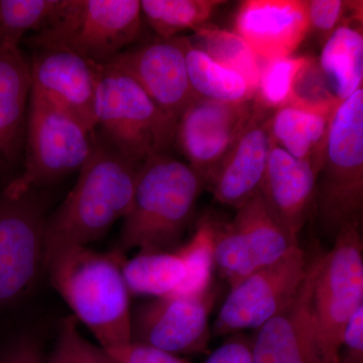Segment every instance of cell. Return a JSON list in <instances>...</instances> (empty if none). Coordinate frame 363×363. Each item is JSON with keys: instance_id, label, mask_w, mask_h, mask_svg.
Returning a JSON list of instances; mask_svg holds the SVG:
<instances>
[{"instance_id": "obj_1", "label": "cell", "mask_w": 363, "mask_h": 363, "mask_svg": "<svg viewBox=\"0 0 363 363\" xmlns=\"http://www.w3.org/2000/svg\"><path fill=\"white\" fill-rule=\"evenodd\" d=\"M142 164L119 154L95 135L89 159L65 201L45 223V262L67 248L101 240L130 210Z\"/></svg>"}, {"instance_id": "obj_2", "label": "cell", "mask_w": 363, "mask_h": 363, "mask_svg": "<svg viewBox=\"0 0 363 363\" xmlns=\"http://www.w3.org/2000/svg\"><path fill=\"white\" fill-rule=\"evenodd\" d=\"M123 259L117 252L76 247L45 262L52 286L106 351L131 342L130 294L121 271Z\"/></svg>"}, {"instance_id": "obj_3", "label": "cell", "mask_w": 363, "mask_h": 363, "mask_svg": "<svg viewBox=\"0 0 363 363\" xmlns=\"http://www.w3.org/2000/svg\"><path fill=\"white\" fill-rule=\"evenodd\" d=\"M204 186L192 167L168 154L143 162L116 252H175Z\"/></svg>"}, {"instance_id": "obj_4", "label": "cell", "mask_w": 363, "mask_h": 363, "mask_svg": "<svg viewBox=\"0 0 363 363\" xmlns=\"http://www.w3.org/2000/svg\"><path fill=\"white\" fill-rule=\"evenodd\" d=\"M314 206L325 233L335 240L359 226L363 209V89L332 114L318 173Z\"/></svg>"}, {"instance_id": "obj_5", "label": "cell", "mask_w": 363, "mask_h": 363, "mask_svg": "<svg viewBox=\"0 0 363 363\" xmlns=\"http://www.w3.org/2000/svg\"><path fill=\"white\" fill-rule=\"evenodd\" d=\"M96 128L119 154L142 164L150 157L168 154L177 123L160 108L123 72L95 63Z\"/></svg>"}, {"instance_id": "obj_6", "label": "cell", "mask_w": 363, "mask_h": 363, "mask_svg": "<svg viewBox=\"0 0 363 363\" xmlns=\"http://www.w3.org/2000/svg\"><path fill=\"white\" fill-rule=\"evenodd\" d=\"M138 0H64L51 25L25 40L32 49L64 48L98 64H107L142 33Z\"/></svg>"}, {"instance_id": "obj_7", "label": "cell", "mask_w": 363, "mask_h": 363, "mask_svg": "<svg viewBox=\"0 0 363 363\" xmlns=\"http://www.w3.org/2000/svg\"><path fill=\"white\" fill-rule=\"evenodd\" d=\"M95 135L70 114L30 92L23 164L2 192L21 197L80 171L92 152Z\"/></svg>"}, {"instance_id": "obj_8", "label": "cell", "mask_w": 363, "mask_h": 363, "mask_svg": "<svg viewBox=\"0 0 363 363\" xmlns=\"http://www.w3.org/2000/svg\"><path fill=\"white\" fill-rule=\"evenodd\" d=\"M363 307V243L359 226L335 238L322 255L313 288V311L327 363H339L346 326Z\"/></svg>"}, {"instance_id": "obj_9", "label": "cell", "mask_w": 363, "mask_h": 363, "mask_svg": "<svg viewBox=\"0 0 363 363\" xmlns=\"http://www.w3.org/2000/svg\"><path fill=\"white\" fill-rule=\"evenodd\" d=\"M47 203L30 191L18 198L0 192V312L32 292L45 272Z\"/></svg>"}, {"instance_id": "obj_10", "label": "cell", "mask_w": 363, "mask_h": 363, "mask_svg": "<svg viewBox=\"0 0 363 363\" xmlns=\"http://www.w3.org/2000/svg\"><path fill=\"white\" fill-rule=\"evenodd\" d=\"M297 238L272 214L260 192L238 208L233 220L215 228V266L230 288L283 259Z\"/></svg>"}, {"instance_id": "obj_11", "label": "cell", "mask_w": 363, "mask_h": 363, "mask_svg": "<svg viewBox=\"0 0 363 363\" xmlns=\"http://www.w3.org/2000/svg\"><path fill=\"white\" fill-rule=\"evenodd\" d=\"M309 262L297 245L283 259L262 267L230 288L214 323L216 335L257 330L283 310L304 283Z\"/></svg>"}, {"instance_id": "obj_12", "label": "cell", "mask_w": 363, "mask_h": 363, "mask_svg": "<svg viewBox=\"0 0 363 363\" xmlns=\"http://www.w3.org/2000/svg\"><path fill=\"white\" fill-rule=\"evenodd\" d=\"M215 298L212 286L201 295L154 298L138 305L131 312V342L177 357L207 352Z\"/></svg>"}, {"instance_id": "obj_13", "label": "cell", "mask_w": 363, "mask_h": 363, "mask_svg": "<svg viewBox=\"0 0 363 363\" xmlns=\"http://www.w3.org/2000/svg\"><path fill=\"white\" fill-rule=\"evenodd\" d=\"M253 106L255 100L227 104L197 98L182 114L174 143L207 185L247 125Z\"/></svg>"}, {"instance_id": "obj_14", "label": "cell", "mask_w": 363, "mask_h": 363, "mask_svg": "<svg viewBox=\"0 0 363 363\" xmlns=\"http://www.w3.org/2000/svg\"><path fill=\"white\" fill-rule=\"evenodd\" d=\"M186 37L149 40L124 50L106 64L138 83L155 104L178 123L197 99L186 65Z\"/></svg>"}, {"instance_id": "obj_15", "label": "cell", "mask_w": 363, "mask_h": 363, "mask_svg": "<svg viewBox=\"0 0 363 363\" xmlns=\"http://www.w3.org/2000/svg\"><path fill=\"white\" fill-rule=\"evenodd\" d=\"M321 257L309 262L307 277L293 300L255 330L250 339L255 363H327L313 311Z\"/></svg>"}, {"instance_id": "obj_16", "label": "cell", "mask_w": 363, "mask_h": 363, "mask_svg": "<svg viewBox=\"0 0 363 363\" xmlns=\"http://www.w3.org/2000/svg\"><path fill=\"white\" fill-rule=\"evenodd\" d=\"M30 92L70 114L91 133L96 130L95 62L64 48L33 49Z\"/></svg>"}, {"instance_id": "obj_17", "label": "cell", "mask_w": 363, "mask_h": 363, "mask_svg": "<svg viewBox=\"0 0 363 363\" xmlns=\"http://www.w3.org/2000/svg\"><path fill=\"white\" fill-rule=\"evenodd\" d=\"M272 112L255 101L250 121L210 184L217 202L238 209L259 192L274 145Z\"/></svg>"}, {"instance_id": "obj_18", "label": "cell", "mask_w": 363, "mask_h": 363, "mask_svg": "<svg viewBox=\"0 0 363 363\" xmlns=\"http://www.w3.org/2000/svg\"><path fill=\"white\" fill-rule=\"evenodd\" d=\"M234 33L262 60L293 56L309 33L306 0H247L236 11Z\"/></svg>"}, {"instance_id": "obj_19", "label": "cell", "mask_w": 363, "mask_h": 363, "mask_svg": "<svg viewBox=\"0 0 363 363\" xmlns=\"http://www.w3.org/2000/svg\"><path fill=\"white\" fill-rule=\"evenodd\" d=\"M30 91V59L20 45L0 48V181L6 185L23 164Z\"/></svg>"}, {"instance_id": "obj_20", "label": "cell", "mask_w": 363, "mask_h": 363, "mask_svg": "<svg viewBox=\"0 0 363 363\" xmlns=\"http://www.w3.org/2000/svg\"><path fill=\"white\" fill-rule=\"evenodd\" d=\"M319 169L272 145L260 194L277 219L297 238L314 206Z\"/></svg>"}, {"instance_id": "obj_21", "label": "cell", "mask_w": 363, "mask_h": 363, "mask_svg": "<svg viewBox=\"0 0 363 363\" xmlns=\"http://www.w3.org/2000/svg\"><path fill=\"white\" fill-rule=\"evenodd\" d=\"M332 114L284 105L272 112V142L295 159L313 162L320 171Z\"/></svg>"}, {"instance_id": "obj_22", "label": "cell", "mask_w": 363, "mask_h": 363, "mask_svg": "<svg viewBox=\"0 0 363 363\" xmlns=\"http://www.w3.org/2000/svg\"><path fill=\"white\" fill-rule=\"evenodd\" d=\"M317 60L334 97L341 104L362 88V28L352 23L338 26L325 40Z\"/></svg>"}, {"instance_id": "obj_23", "label": "cell", "mask_w": 363, "mask_h": 363, "mask_svg": "<svg viewBox=\"0 0 363 363\" xmlns=\"http://www.w3.org/2000/svg\"><path fill=\"white\" fill-rule=\"evenodd\" d=\"M130 295L154 298L174 295L186 277L183 260L175 252H140L121 262Z\"/></svg>"}, {"instance_id": "obj_24", "label": "cell", "mask_w": 363, "mask_h": 363, "mask_svg": "<svg viewBox=\"0 0 363 363\" xmlns=\"http://www.w3.org/2000/svg\"><path fill=\"white\" fill-rule=\"evenodd\" d=\"M185 56L189 81L197 98L227 104L255 100V93L245 79L196 49L188 37H186Z\"/></svg>"}, {"instance_id": "obj_25", "label": "cell", "mask_w": 363, "mask_h": 363, "mask_svg": "<svg viewBox=\"0 0 363 363\" xmlns=\"http://www.w3.org/2000/svg\"><path fill=\"white\" fill-rule=\"evenodd\" d=\"M188 39L217 64L240 75L257 94L262 59L238 33L207 25Z\"/></svg>"}, {"instance_id": "obj_26", "label": "cell", "mask_w": 363, "mask_h": 363, "mask_svg": "<svg viewBox=\"0 0 363 363\" xmlns=\"http://www.w3.org/2000/svg\"><path fill=\"white\" fill-rule=\"evenodd\" d=\"M226 1L221 0H143V18L157 37L171 39L185 30L197 32Z\"/></svg>"}, {"instance_id": "obj_27", "label": "cell", "mask_w": 363, "mask_h": 363, "mask_svg": "<svg viewBox=\"0 0 363 363\" xmlns=\"http://www.w3.org/2000/svg\"><path fill=\"white\" fill-rule=\"evenodd\" d=\"M215 228L216 224L213 221L205 219L200 223L191 240L175 250L183 260L186 277L174 295H201L212 288V276L214 267H216Z\"/></svg>"}, {"instance_id": "obj_28", "label": "cell", "mask_w": 363, "mask_h": 363, "mask_svg": "<svg viewBox=\"0 0 363 363\" xmlns=\"http://www.w3.org/2000/svg\"><path fill=\"white\" fill-rule=\"evenodd\" d=\"M64 0H0V48L20 45L26 33L51 25Z\"/></svg>"}, {"instance_id": "obj_29", "label": "cell", "mask_w": 363, "mask_h": 363, "mask_svg": "<svg viewBox=\"0 0 363 363\" xmlns=\"http://www.w3.org/2000/svg\"><path fill=\"white\" fill-rule=\"evenodd\" d=\"M304 57L262 60L255 104L274 111L288 104L296 76L305 64Z\"/></svg>"}, {"instance_id": "obj_30", "label": "cell", "mask_w": 363, "mask_h": 363, "mask_svg": "<svg viewBox=\"0 0 363 363\" xmlns=\"http://www.w3.org/2000/svg\"><path fill=\"white\" fill-rule=\"evenodd\" d=\"M312 111L334 112L339 104L329 87L318 60L307 57L296 76L288 104Z\"/></svg>"}, {"instance_id": "obj_31", "label": "cell", "mask_w": 363, "mask_h": 363, "mask_svg": "<svg viewBox=\"0 0 363 363\" xmlns=\"http://www.w3.org/2000/svg\"><path fill=\"white\" fill-rule=\"evenodd\" d=\"M44 363H116L101 347L81 335L77 319L69 316L60 323L58 337L50 357Z\"/></svg>"}, {"instance_id": "obj_32", "label": "cell", "mask_w": 363, "mask_h": 363, "mask_svg": "<svg viewBox=\"0 0 363 363\" xmlns=\"http://www.w3.org/2000/svg\"><path fill=\"white\" fill-rule=\"evenodd\" d=\"M306 4L309 33H316L324 40L328 39L338 26L350 23L345 20L348 13H362V1L307 0Z\"/></svg>"}, {"instance_id": "obj_33", "label": "cell", "mask_w": 363, "mask_h": 363, "mask_svg": "<svg viewBox=\"0 0 363 363\" xmlns=\"http://www.w3.org/2000/svg\"><path fill=\"white\" fill-rule=\"evenodd\" d=\"M42 343L33 334L16 336L0 348V363H44Z\"/></svg>"}, {"instance_id": "obj_34", "label": "cell", "mask_w": 363, "mask_h": 363, "mask_svg": "<svg viewBox=\"0 0 363 363\" xmlns=\"http://www.w3.org/2000/svg\"><path fill=\"white\" fill-rule=\"evenodd\" d=\"M106 352L116 363H191L171 353L135 342Z\"/></svg>"}, {"instance_id": "obj_35", "label": "cell", "mask_w": 363, "mask_h": 363, "mask_svg": "<svg viewBox=\"0 0 363 363\" xmlns=\"http://www.w3.org/2000/svg\"><path fill=\"white\" fill-rule=\"evenodd\" d=\"M339 363H363V307L344 330L338 353Z\"/></svg>"}, {"instance_id": "obj_36", "label": "cell", "mask_w": 363, "mask_h": 363, "mask_svg": "<svg viewBox=\"0 0 363 363\" xmlns=\"http://www.w3.org/2000/svg\"><path fill=\"white\" fill-rule=\"evenodd\" d=\"M204 363H255L250 339L243 336L229 338Z\"/></svg>"}]
</instances>
